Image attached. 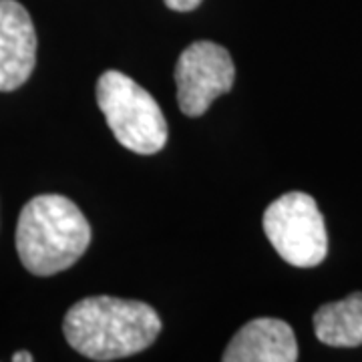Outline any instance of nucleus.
I'll use <instances>...</instances> for the list:
<instances>
[{
	"label": "nucleus",
	"mask_w": 362,
	"mask_h": 362,
	"mask_svg": "<svg viewBox=\"0 0 362 362\" xmlns=\"http://www.w3.org/2000/svg\"><path fill=\"white\" fill-rule=\"evenodd\" d=\"M63 332L90 361H117L149 349L161 332V318L139 300L90 296L69 308Z\"/></svg>",
	"instance_id": "nucleus-1"
},
{
	"label": "nucleus",
	"mask_w": 362,
	"mask_h": 362,
	"mask_svg": "<svg viewBox=\"0 0 362 362\" xmlns=\"http://www.w3.org/2000/svg\"><path fill=\"white\" fill-rule=\"evenodd\" d=\"M89 244V221L65 195H37L18 216L16 252L23 266L35 276L69 270Z\"/></svg>",
	"instance_id": "nucleus-2"
},
{
	"label": "nucleus",
	"mask_w": 362,
	"mask_h": 362,
	"mask_svg": "<svg viewBox=\"0 0 362 362\" xmlns=\"http://www.w3.org/2000/svg\"><path fill=\"white\" fill-rule=\"evenodd\" d=\"M97 103L109 129L125 149L153 156L168 143V121L149 90L121 71H107L97 81Z\"/></svg>",
	"instance_id": "nucleus-3"
},
{
	"label": "nucleus",
	"mask_w": 362,
	"mask_h": 362,
	"mask_svg": "<svg viewBox=\"0 0 362 362\" xmlns=\"http://www.w3.org/2000/svg\"><path fill=\"white\" fill-rule=\"evenodd\" d=\"M264 232L280 258L296 268H314L328 254V235L316 199L290 192L272 202L264 214Z\"/></svg>",
	"instance_id": "nucleus-4"
},
{
	"label": "nucleus",
	"mask_w": 362,
	"mask_h": 362,
	"mask_svg": "<svg viewBox=\"0 0 362 362\" xmlns=\"http://www.w3.org/2000/svg\"><path fill=\"white\" fill-rule=\"evenodd\" d=\"M235 78L230 52L211 40H197L181 52L175 65L177 103L183 115L199 117L230 93Z\"/></svg>",
	"instance_id": "nucleus-5"
},
{
	"label": "nucleus",
	"mask_w": 362,
	"mask_h": 362,
	"mask_svg": "<svg viewBox=\"0 0 362 362\" xmlns=\"http://www.w3.org/2000/svg\"><path fill=\"white\" fill-rule=\"evenodd\" d=\"M37 63V33L30 14L16 0H0V90L23 87Z\"/></svg>",
	"instance_id": "nucleus-6"
},
{
	"label": "nucleus",
	"mask_w": 362,
	"mask_h": 362,
	"mask_svg": "<svg viewBox=\"0 0 362 362\" xmlns=\"http://www.w3.org/2000/svg\"><path fill=\"white\" fill-rule=\"evenodd\" d=\"M298 342L292 326L278 318H256L244 324L223 350L226 362H294Z\"/></svg>",
	"instance_id": "nucleus-7"
},
{
	"label": "nucleus",
	"mask_w": 362,
	"mask_h": 362,
	"mask_svg": "<svg viewBox=\"0 0 362 362\" xmlns=\"http://www.w3.org/2000/svg\"><path fill=\"white\" fill-rule=\"evenodd\" d=\"M316 338L334 349H354L362 344V292L320 306L314 314Z\"/></svg>",
	"instance_id": "nucleus-8"
},
{
	"label": "nucleus",
	"mask_w": 362,
	"mask_h": 362,
	"mask_svg": "<svg viewBox=\"0 0 362 362\" xmlns=\"http://www.w3.org/2000/svg\"><path fill=\"white\" fill-rule=\"evenodd\" d=\"M165 4L175 13H189L202 4V0H165Z\"/></svg>",
	"instance_id": "nucleus-9"
},
{
	"label": "nucleus",
	"mask_w": 362,
	"mask_h": 362,
	"mask_svg": "<svg viewBox=\"0 0 362 362\" xmlns=\"http://www.w3.org/2000/svg\"><path fill=\"white\" fill-rule=\"evenodd\" d=\"M13 362H33V354L26 350H21V352L13 354Z\"/></svg>",
	"instance_id": "nucleus-10"
}]
</instances>
